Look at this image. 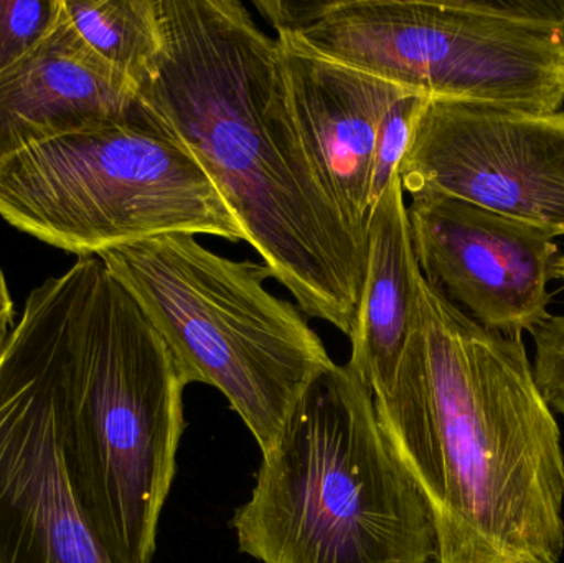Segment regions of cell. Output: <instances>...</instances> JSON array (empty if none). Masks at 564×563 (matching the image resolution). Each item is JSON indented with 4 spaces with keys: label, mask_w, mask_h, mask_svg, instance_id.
Wrapping results in <instances>:
<instances>
[{
    "label": "cell",
    "mask_w": 564,
    "mask_h": 563,
    "mask_svg": "<svg viewBox=\"0 0 564 563\" xmlns=\"http://www.w3.org/2000/svg\"><path fill=\"white\" fill-rule=\"evenodd\" d=\"M378 422L423 495L434 563H560L564 452L522 336L477 324L420 280Z\"/></svg>",
    "instance_id": "obj_1"
},
{
    "label": "cell",
    "mask_w": 564,
    "mask_h": 563,
    "mask_svg": "<svg viewBox=\"0 0 564 563\" xmlns=\"http://www.w3.org/2000/svg\"><path fill=\"white\" fill-rule=\"evenodd\" d=\"M155 9L161 50L135 89L139 115L204 169L299 310L350 337L367 243L312 167L276 39L238 0H155Z\"/></svg>",
    "instance_id": "obj_2"
},
{
    "label": "cell",
    "mask_w": 564,
    "mask_h": 563,
    "mask_svg": "<svg viewBox=\"0 0 564 563\" xmlns=\"http://www.w3.org/2000/svg\"><path fill=\"white\" fill-rule=\"evenodd\" d=\"M69 486L116 563H151L177 475L185 379L144 311L99 257L29 294Z\"/></svg>",
    "instance_id": "obj_3"
},
{
    "label": "cell",
    "mask_w": 564,
    "mask_h": 563,
    "mask_svg": "<svg viewBox=\"0 0 564 563\" xmlns=\"http://www.w3.org/2000/svg\"><path fill=\"white\" fill-rule=\"evenodd\" d=\"M231 528L261 563L436 562L426 501L347 364L299 400Z\"/></svg>",
    "instance_id": "obj_4"
},
{
    "label": "cell",
    "mask_w": 564,
    "mask_h": 563,
    "mask_svg": "<svg viewBox=\"0 0 564 563\" xmlns=\"http://www.w3.org/2000/svg\"><path fill=\"white\" fill-rule=\"evenodd\" d=\"M174 354L188 383L224 393L261 453L335 366L305 314L267 288L270 268L169 234L98 255Z\"/></svg>",
    "instance_id": "obj_5"
},
{
    "label": "cell",
    "mask_w": 564,
    "mask_h": 563,
    "mask_svg": "<svg viewBox=\"0 0 564 563\" xmlns=\"http://www.w3.org/2000/svg\"><path fill=\"white\" fill-rule=\"evenodd\" d=\"M284 33L427 98L564 106V0H289Z\"/></svg>",
    "instance_id": "obj_6"
},
{
    "label": "cell",
    "mask_w": 564,
    "mask_h": 563,
    "mask_svg": "<svg viewBox=\"0 0 564 563\" xmlns=\"http://www.w3.org/2000/svg\"><path fill=\"white\" fill-rule=\"evenodd\" d=\"M0 217L78 258L169 234L245 241L204 169L139 111L3 159Z\"/></svg>",
    "instance_id": "obj_7"
},
{
    "label": "cell",
    "mask_w": 564,
    "mask_h": 563,
    "mask_svg": "<svg viewBox=\"0 0 564 563\" xmlns=\"http://www.w3.org/2000/svg\"><path fill=\"white\" fill-rule=\"evenodd\" d=\"M401 187L441 194L564 235V112L430 98L401 161Z\"/></svg>",
    "instance_id": "obj_8"
},
{
    "label": "cell",
    "mask_w": 564,
    "mask_h": 563,
    "mask_svg": "<svg viewBox=\"0 0 564 563\" xmlns=\"http://www.w3.org/2000/svg\"><path fill=\"white\" fill-rule=\"evenodd\" d=\"M0 563H116L69 486L50 402L45 340L26 304L0 343Z\"/></svg>",
    "instance_id": "obj_9"
},
{
    "label": "cell",
    "mask_w": 564,
    "mask_h": 563,
    "mask_svg": "<svg viewBox=\"0 0 564 563\" xmlns=\"http://www.w3.org/2000/svg\"><path fill=\"white\" fill-rule=\"evenodd\" d=\"M408 217L424 280L477 324L522 336L549 314L555 234L441 194L411 197Z\"/></svg>",
    "instance_id": "obj_10"
},
{
    "label": "cell",
    "mask_w": 564,
    "mask_h": 563,
    "mask_svg": "<svg viewBox=\"0 0 564 563\" xmlns=\"http://www.w3.org/2000/svg\"><path fill=\"white\" fill-rule=\"evenodd\" d=\"M289 108L312 167L345 224L367 243L375 145L410 89L344 65L276 33Z\"/></svg>",
    "instance_id": "obj_11"
},
{
    "label": "cell",
    "mask_w": 564,
    "mask_h": 563,
    "mask_svg": "<svg viewBox=\"0 0 564 563\" xmlns=\"http://www.w3.org/2000/svg\"><path fill=\"white\" fill-rule=\"evenodd\" d=\"M135 116L134 86L86 45L62 10L55 30L0 73V162Z\"/></svg>",
    "instance_id": "obj_12"
},
{
    "label": "cell",
    "mask_w": 564,
    "mask_h": 563,
    "mask_svg": "<svg viewBox=\"0 0 564 563\" xmlns=\"http://www.w3.org/2000/svg\"><path fill=\"white\" fill-rule=\"evenodd\" d=\"M367 240V268L347 366L373 397H380L391 389L397 377L423 277L414 253L400 175L371 207Z\"/></svg>",
    "instance_id": "obj_13"
},
{
    "label": "cell",
    "mask_w": 564,
    "mask_h": 563,
    "mask_svg": "<svg viewBox=\"0 0 564 563\" xmlns=\"http://www.w3.org/2000/svg\"><path fill=\"white\" fill-rule=\"evenodd\" d=\"M86 45L134 89L161 50L155 0H62Z\"/></svg>",
    "instance_id": "obj_14"
},
{
    "label": "cell",
    "mask_w": 564,
    "mask_h": 563,
    "mask_svg": "<svg viewBox=\"0 0 564 563\" xmlns=\"http://www.w3.org/2000/svg\"><path fill=\"white\" fill-rule=\"evenodd\" d=\"M62 0H0V73L25 58L62 17Z\"/></svg>",
    "instance_id": "obj_15"
},
{
    "label": "cell",
    "mask_w": 564,
    "mask_h": 563,
    "mask_svg": "<svg viewBox=\"0 0 564 563\" xmlns=\"http://www.w3.org/2000/svg\"><path fill=\"white\" fill-rule=\"evenodd\" d=\"M427 96L420 93H408L398 99L387 118L383 119L375 145L373 172H371V207L381 194L387 191L398 175L401 161L406 154L414 122L426 105Z\"/></svg>",
    "instance_id": "obj_16"
},
{
    "label": "cell",
    "mask_w": 564,
    "mask_h": 563,
    "mask_svg": "<svg viewBox=\"0 0 564 563\" xmlns=\"http://www.w3.org/2000/svg\"><path fill=\"white\" fill-rule=\"evenodd\" d=\"M529 333L535 343L536 386L553 413L564 416V314H546Z\"/></svg>",
    "instance_id": "obj_17"
},
{
    "label": "cell",
    "mask_w": 564,
    "mask_h": 563,
    "mask_svg": "<svg viewBox=\"0 0 564 563\" xmlns=\"http://www.w3.org/2000/svg\"><path fill=\"white\" fill-rule=\"evenodd\" d=\"M13 321H15V306H13L3 271L0 270V343H3L6 337L9 336L10 327H13Z\"/></svg>",
    "instance_id": "obj_18"
}]
</instances>
